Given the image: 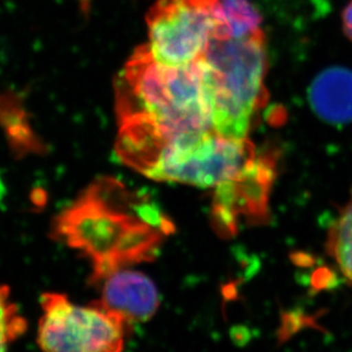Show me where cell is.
<instances>
[{
  "label": "cell",
  "instance_id": "1",
  "mask_svg": "<svg viewBox=\"0 0 352 352\" xmlns=\"http://www.w3.org/2000/svg\"><path fill=\"white\" fill-rule=\"evenodd\" d=\"M173 230L148 197L100 177L56 215L51 236L88 258L89 283L98 285L119 269L153 261Z\"/></svg>",
  "mask_w": 352,
  "mask_h": 352
},
{
  "label": "cell",
  "instance_id": "2",
  "mask_svg": "<svg viewBox=\"0 0 352 352\" xmlns=\"http://www.w3.org/2000/svg\"><path fill=\"white\" fill-rule=\"evenodd\" d=\"M115 91L118 124H135L160 141L213 131L200 58L181 67L163 65L143 45L116 79Z\"/></svg>",
  "mask_w": 352,
  "mask_h": 352
},
{
  "label": "cell",
  "instance_id": "3",
  "mask_svg": "<svg viewBox=\"0 0 352 352\" xmlns=\"http://www.w3.org/2000/svg\"><path fill=\"white\" fill-rule=\"evenodd\" d=\"M214 132L246 140L255 113L267 100L263 31L243 38H213L200 58Z\"/></svg>",
  "mask_w": 352,
  "mask_h": 352
},
{
  "label": "cell",
  "instance_id": "4",
  "mask_svg": "<svg viewBox=\"0 0 352 352\" xmlns=\"http://www.w3.org/2000/svg\"><path fill=\"white\" fill-rule=\"evenodd\" d=\"M256 155L248 139H227L210 131L155 144L132 168L156 181L215 188L237 175Z\"/></svg>",
  "mask_w": 352,
  "mask_h": 352
},
{
  "label": "cell",
  "instance_id": "5",
  "mask_svg": "<svg viewBox=\"0 0 352 352\" xmlns=\"http://www.w3.org/2000/svg\"><path fill=\"white\" fill-rule=\"evenodd\" d=\"M37 343L43 352H122L129 322L98 301L77 305L68 295L41 296Z\"/></svg>",
  "mask_w": 352,
  "mask_h": 352
},
{
  "label": "cell",
  "instance_id": "6",
  "mask_svg": "<svg viewBox=\"0 0 352 352\" xmlns=\"http://www.w3.org/2000/svg\"><path fill=\"white\" fill-rule=\"evenodd\" d=\"M220 0H157L146 24L157 61L172 67L198 61L219 25Z\"/></svg>",
  "mask_w": 352,
  "mask_h": 352
},
{
  "label": "cell",
  "instance_id": "7",
  "mask_svg": "<svg viewBox=\"0 0 352 352\" xmlns=\"http://www.w3.org/2000/svg\"><path fill=\"white\" fill-rule=\"evenodd\" d=\"M276 160L270 151L256 155L237 175L215 186L212 215L214 229L221 236H234L241 220L248 223L267 221Z\"/></svg>",
  "mask_w": 352,
  "mask_h": 352
},
{
  "label": "cell",
  "instance_id": "8",
  "mask_svg": "<svg viewBox=\"0 0 352 352\" xmlns=\"http://www.w3.org/2000/svg\"><path fill=\"white\" fill-rule=\"evenodd\" d=\"M98 303L122 316L126 322H146L160 308V292L151 278L141 271L122 267L98 283Z\"/></svg>",
  "mask_w": 352,
  "mask_h": 352
},
{
  "label": "cell",
  "instance_id": "9",
  "mask_svg": "<svg viewBox=\"0 0 352 352\" xmlns=\"http://www.w3.org/2000/svg\"><path fill=\"white\" fill-rule=\"evenodd\" d=\"M309 100L319 118L334 125L352 122V70L331 67L320 72L309 89Z\"/></svg>",
  "mask_w": 352,
  "mask_h": 352
},
{
  "label": "cell",
  "instance_id": "10",
  "mask_svg": "<svg viewBox=\"0 0 352 352\" xmlns=\"http://www.w3.org/2000/svg\"><path fill=\"white\" fill-rule=\"evenodd\" d=\"M0 127L3 129L15 155L41 153L44 143L36 135L23 107V101L14 93L0 95Z\"/></svg>",
  "mask_w": 352,
  "mask_h": 352
},
{
  "label": "cell",
  "instance_id": "11",
  "mask_svg": "<svg viewBox=\"0 0 352 352\" xmlns=\"http://www.w3.org/2000/svg\"><path fill=\"white\" fill-rule=\"evenodd\" d=\"M213 38H243L261 30V15L250 0H220Z\"/></svg>",
  "mask_w": 352,
  "mask_h": 352
},
{
  "label": "cell",
  "instance_id": "12",
  "mask_svg": "<svg viewBox=\"0 0 352 352\" xmlns=\"http://www.w3.org/2000/svg\"><path fill=\"white\" fill-rule=\"evenodd\" d=\"M326 248L352 286V189L349 201L329 230Z\"/></svg>",
  "mask_w": 352,
  "mask_h": 352
},
{
  "label": "cell",
  "instance_id": "13",
  "mask_svg": "<svg viewBox=\"0 0 352 352\" xmlns=\"http://www.w3.org/2000/svg\"><path fill=\"white\" fill-rule=\"evenodd\" d=\"M27 319L10 298V288L0 284V352H8V346L27 332Z\"/></svg>",
  "mask_w": 352,
  "mask_h": 352
},
{
  "label": "cell",
  "instance_id": "14",
  "mask_svg": "<svg viewBox=\"0 0 352 352\" xmlns=\"http://www.w3.org/2000/svg\"><path fill=\"white\" fill-rule=\"evenodd\" d=\"M342 29L346 38L352 43V0L342 12Z\"/></svg>",
  "mask_w": 352,
  "mask_h": 352
}]
</instances>
